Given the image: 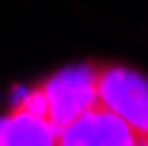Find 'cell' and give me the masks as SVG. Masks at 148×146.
<instances>
[{"label": "cell", "instance_id": "6da1fadb", "mask_svg": "<svg viewBox=\"0 0 148 146\" xmlns=\"http://www.w3.org/2000/svg\"><path fill=\"white\" fill-rule=\"evenodd\" d=\"M96 64L99 61H84V64H70L47 76L38 91L44 97V117L47 123L61 131L76 117H82L90 105L99 102L96 94Z\"/></svg>", "mask_w": 148, "mask_h": 146}, {"label": "cell", "instance_id": "7a4b0ae2", "mask_svg": "<svg viewBox=\"0 0 148 146\" xmlns=\"http://www.w3.org/2000/svg\"><path fill=\"white\" fill-rule=\"evenodd\" d=\"M96 94L148 143V76L125 64H96Z\"/></svg>", "mask_w": 148, "mask_h": 146}, {"label": "cell", "instance_id": "3957f363", "mask_svg": "<svg viewBox=\"0 0 148 146\" xmlns=\"http://www.w3.org/2000/svg\"><path fill=\"white\" fill-rule=\"evenodd\" d=\"M58 146H148V143L122 117L96 102L58 131Z\"/></svg>", "mask_w": 148, "mask_h": 146}, {"label": "cell", "instance_id": "277c9868", "mask_svg": "<svg viewBox=\"0 0 148 146\" xmlns=\"http://www.w3.org/2000/svg\"><path fill=\"white\" fill-rule=\"evenodd\" d=\"M0 146H58V131L47 117L12 105L6 117H0Z\"/></svg>", "mask_w": 148, "mask_h": 146}]
</instances>
